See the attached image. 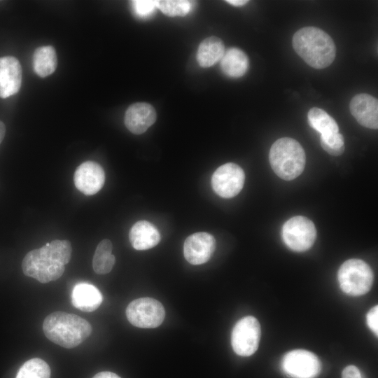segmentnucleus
Instances as JSON below:
<instances>
[{"label":"nucleus","instance_id":"obj_31","mask_svg":"<svg viewBox=\"0 0 378 378\" xmlns=\"http://www.w3.org/2000/svg\"><path fill=\"white\" fill-rule=\"evenodd\" d=\"M6 134V127L4 122L0 121V144L3 141Z\"/></svg>","mask_w":378,"mask_h":378},{"label":"nucleus","instance_id":"obj_6","mask_svg":"<svg viewBox=\"0 0 378 378\" xmlns=\"http://www.w3.org/2000/svg\"><path fill=\"white\" fill-rule=\"evenodd\" d=\"M126 316L134 326L155 328L160 326L165 317L163 305L152 298H141L132 301L126 308Z\"/></svg>","mask_w":378,"mask_h":378},{"label":"nucleus","instance_id":"obj_15","mask_svg":"<svg viewBox=\"0 0 378 378\" xmlns=\"http://www.w3.org/2000/svg\"><path fill=\"white\" fill-rule=\"evenodd\" d=\"M156 120V111L153 106L145 102L130 105L125 114L126 127L134 134L145 132Z\"/></svg>","mask_w":378,"mask_h":378},{"label":"nucleus","instance_id":"obj_29","mask_svg":"<svg viewBox=\"0 0 378 378\" xmlns=\"http://www.w3.org/2000/svg\"><path fill=\"white\" fill-rule=\"evenodd\" d=\"M92 378H120L116 374L111 372H101L96 374Z\"/></svg>","mask_w":378,"mask_h":378},{"label":"nucleus","instance_id":"obj_7","mask_svg":"<svg viewBox=\"0 0 378 378\" xmlns=\"http://www.w3.org/2000/svg\"><path fill=\"white\" fill-rule=\"evenodd\" d=\"M282 237L286 245L291 250L305 251L314 244L316 230L311 220L297 216L290 218L284 224Z\"/></svg>","mask_w":378,"mask_h":378},{"label":"nucleus","instance_id":"obj_11","mask_svg":"<svg viewBox=\"0 0 378 378\" xmlns=\"http://www.w3.org/2000/svg\"><path fill=\"white\" fill-rule=\"evenodd\" d=\"M216 248V240L208 232H196L188 236L184 241L183 255L192 265L206 262Z\"/></svg>","mask_w":378,"mask_h":378},{"label":"nucleus","instance_id":"obj_14","mask_svg":"<svg viewBox=\"0 0 378 378\" xmlns=\"http://www.w3.org/2000/svg\"><path fill=\"white\" fill-rule=\"evenodd\" d=\"M21 83L22 67L18 59L12 56L0 57V97L16 94Z\"/></svg>","mask_w":378,"mask_h":378},{"label":"nucleus","instance_id":"obj_26","mask_svg":"<svg viewBox=\"0 0 378 378\" xmlns=\"http://www.w3.org/2000/svg\"><path fill=\"white\" fill-rule=\"evenodd\" d=\"M132 4L134 13L141 18L149 16L156 7L155 1L151 0L132 1Z\"/></svg>","mask_w":378,"mask_h":378},{"label":"nucleus","instance_id":"obj_4","mask_svg":"<svg viewBox=\"0 0 378 378\" xmlns=\"http://www.w3.org/2000/svg\"><path fill=\"white\" fill-rule=\"evenodd\" d=\"M269 160L273 171L279 177L290 181L302 173L306 155L299 142L292 138L283 137L271 146Z\"/></svg>","mask_w":378,"mask_h":378},{"label":"nucleus","instance_id":"obj_12","mask_svg":"<svg viewBox=\"0 0 378 378\" xmlns=\"http://www.w3.org/2000/svg\"><path fill=\"white\" fill-rule=\"evenodd\" d=\"M76 188L85 195L98 192L105 182V173L102 166L93 161L80 164L74 175Z\"/></svg>","mask_w":378,"mask_h":378},{"label":"nucleus","instance_id":"obj_27","mask_svg":"<svg viewBox=\"0 0 378 378\" xmlns=\"http://www.w3.org/2000/svg\"><path fill=\"white\" fill-rule=\"evenodd\" d=\"M367 324L370 330L377 336L378 335V307H373L367 314Z\"/></svg>","mask_w":378,"mask_h":378},{"label":"nucleus","instance_id":"obj_17","mask_svg":"<svg viewBox=\"0 0 378 378\" xmlns=\"http://www.w3.org/2000/svg\"><path fill=\"white\" fill-rule=\"evenodd\" d=\"M129 239L134 248L142 251L155 246L160 241V234L153 224L139 220L131 227Z\"/></svg>","mask_w":378,"mask_h":378},{"label":"nucleus","instance_id":"obj_25","mask_svg":"<svg viewBox=\"0 0 378 378\" xmlns=\"http://www.w3.org/2000/svg\"><path fill=\"white\" fill-rule=\"evenodd\" d=\"M320 142L323 150L332 155L339 156L344 151V138L339 132L326 136H321Z\"/></svg>","mask_w":378,"mask_h":378},{"label":"nucleus","instance_id":"obj_19","mask_svg":"<svg viewBox=\"0 0 378 378\" xmlns=\"http://www.w3.org/2000/svg\"><path fill=\"white\" fill-rule=\"evenodd\" d=\"M225 52L223 41L216 36L203 40L199 46L197 60L204 68L210 67L221 59Z\"/></svg>","mask_w":378,"mask_h":378},{"label":"nucleus","instance_id":"obj_3","mask_svg":"<svg viewBox=\"0 0 378 378\" xmlns=\"http://www.w3.org/2000/svg\"><path fill=\"white\" fill-rule=\"evenodd\" d=\"M92 326L85 319L71 313L55 312L48 315L43 323L46 337L62 347L71 349L86 340Z\"/></svg>","mask_w":378,"mask_h":378},{"label":"nucleus","instance_id":"obj_18","mask_svg":"<svg viewBox=\"0 0 378 378\" xmlns=\"http://www.w3.org/2000/svg\"><path fill=\"white\" fill-rule=\"evenodd\" d=\"M248 58L241 50L237 48L227 49L220 59L223 72L231 78L244 76L248 68Z\"/></svg>","mask_w":378,"mask_h":378},{"label":"nucleus","instance_id":"obj_22","mask_svg":"<svg viewBox=\"0 0 378 378\" xmlns=\"http://www.w3.org/2000/svg\"><path fill=\"white\" fill-rule=\"evenodd\" d=\"M112 243L105 239L97 245L92 258V267L95 273L105 274L109 273L115 262V258L111 253Z\"/></svg>","mask_w":378,"mask_h":378},{"label":"nucleus","instance_id":"obj_30","mask_svg":"<svg viewBox=\"0 0 378 378\" xmlns=\"http://www.w3.org/2000/svg\"><path fill=\"white\" fill-rule=\"evenodd\" d=\"M225 1L234 6H241L248 2V1H246V0H227Z\"/></svg>","mask_w":378,"mask_h":378},{"label":"nucleus","instance_id":"obj_24","mask_svg":"<svg viewBox=\"0 0 378 378\" xmlns=\"http://www.w3.org/2000/svg\"><path fill=\"white\" fill-rule=\"evenodd\" d=\"M155 4L164 15L170 17L185 16L191 8V2L186 0L155 1Z\"/></svg>","mask_w":378,"mask_h":378},{"label":"nucleus","instance_id":"obj_16","mask_svg":"<svg viewBox=\"0 0 378 378\" xmlns=\"http://www.w3.org/2000/svg\"><path fill=\"white\" fill-rule=\"evenodd\" d=\"M71 300L74 307L84 312H92L100 306L103 297L96 286L83 282L75 285Z\"/></svg>","mask_w":378,"mask_h":378},{"label":"nucleus","instance_id":"obj_10","mask_svg":"<svg viewBox=\"0 0 378 378\" xmlns=\"http://www.w3.org/2000/svg\"><path fill=\"white\" fill-rule=\"evenodd\" d=\"M245 181L243 169L229 162L220 166L213 174L211 186L215 192L224 198L236 196L241 190Z\"/></svg>","mask_w":378,"mask_h":378},{"label":"nucleus","instance_id":"obj_2","mask_svg":"<svg viewBox=\"0 0 378 378\" xmlns=\"http://www.w3.org/2000/svg\"><path fill=\"white\" fill-rule=\"evenodd\" d=\"M292 44L296 53L314 69L326 68L335 58L333 40L326 32L315 27L298 30L293 36Z\"/></svg>","mask_w":378,"mask_h":378},{"label":"nucleus","instance_id":"obj_28","mask_svg":"<svg viewBox=\"0 0 378 378\" xmlns=\"http://www.w3.org/2000/svg\"><path fill=\"white\" fill-rule=\"evenodd\" d=\"M342 378H365L360 370L355 365H348L342 371Z\"/></svg>","mask_w":378,"mask_h":378},{"label":"nucleus","instance_id":"obj_23","mask_svg":"<svg viewBox=\"0 0 378 378\" xmlns=\"http://www.w3.org/2000/svg\"><path fill=\"white\" fill-rule=\"evenodd\" d=\"M48 364L38 358L26 361L19 369L15 378H50Z\"/></svg>","mask_w":378,"mask_h":378},{"label":"nucleus","instance_id":"obj_1","mask_svg":"<svg viewBox=\"0 0 378 378\" xmlns=\"http://www.w3.org/2000/svg\"><path fill=\"white\" fill-rule=\"evenodd\" d=\"M71 245L68 240L55 239L28 252L23 258V273L41 283L58 279L71 260Z\"/></svg>","mask_w":378,"mask_h":378},{"label":"nucleus","instance_id":"obj_9","mask_svg":"<svg viewBox=\"0 0 378 378\" xmlns=\"http://www.w3.org/2000/svg\"><path fill=\"white\" fill-rule=\"evenodd\" d=\"M281 368L290 378H316L321 372V364L312 352L295 349L284 355Z\"/></svg>","mask_w":378,"mask_h":378},{"label":"nucleus","instance_id":"obj_5","mask_svg":"<svg viewBox=\"0 0 378 378\" xmlns=\"http://www.w3.org/2000/svg\"><path fill=\"white\" fill-rule=\"evenodd\" d=\"M337 278L344 293L352 296H360L371 289L374 273L365 261L353 258L346 260L340 266Z\"/></svg>","mask_w":378,"mask_h":378},{"label":"nucleus","instance_id":"obj_13","mask_svg":"<svg viewBox=\"0 0 378 378\" xmlns=\"http://www.w3.org/2000/svg\"><path fill=\"white\" fill-rule=\"evenodd\" d=\"M351 115L363 127L378 128V101L373 96L361 93L355 95L349 104Z\"/></svg>","mask_w":378,"mask_h":378},{"label":"nucleus","instance_id":"obj_20","mask_svg":"<svg viewBox=\"0 0 378 378\" xmlns=\"http://www.w3.org/2000/svg\"><path fill=\"white\" fill-rule=\"evenodd\" d=\"M57 66V57L53 47L47 46L36 48L33 55V68L40 77L52 74Z\"/></svg>","mask_w":378,"mask_h":378},{"label":"nucleus","instance_id":"obj_21","mask_svg":"<svg viewBox=\"0 0 378 378\" xmlns=\"http://www.w3.org/2000/svg\"><path fill=\"white\" fill-rule=\"evenodd\" d=\"M307 119L309 125L320 133L321 136L339 132V127L335 119L321 108H312L307 113Z\"/></svg>","mask_w":378,"mask_h":378},{"label":"nucleus","instance_id":"obj_8","mask_svg":"<svg viewBox=\"0 0 378 378\" xmlns=\"http://www.w3.org/2000/svg\"><path fill=\"white\" fill-rule=\"evenodd\" d=\"M261 336L259 321L252 316H245L234 325L231 334L234 351L241 356H249L258 349Z\"/></svg>","mask_w":378,"mask_h":378}]
</instances>
